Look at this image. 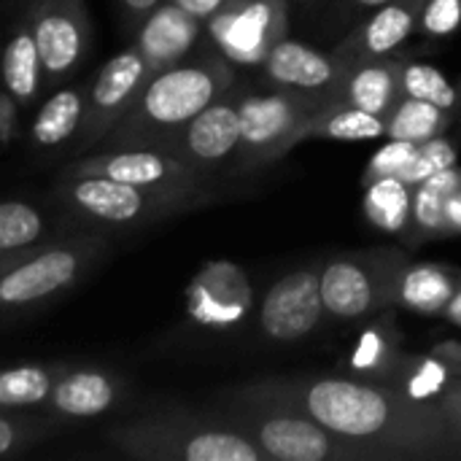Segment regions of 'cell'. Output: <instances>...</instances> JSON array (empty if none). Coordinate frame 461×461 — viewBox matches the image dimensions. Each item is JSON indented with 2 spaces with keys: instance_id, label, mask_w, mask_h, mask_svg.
Segmentation results:
<instances>
[{
  "instance_id": "obj_1",
  "label": "cell",
  "mask_w": 461,
  "mask_h": 461,
  "mask_svg": "<svg viewBox=\"0 0 461 461\" xmlns=\"http://www.w3.org/2000/svg\"><path fill=\"white\" fill-rule=\"evenodd\" d=\"M235 394L292 405L373 459H440L459 451L438 402L365 378H270Z\"/></svg>"
},
{
  "instance_id": "obj_2",
  "label": "cell",
  "mask_w": 461,
  "mask_h": 461,
  "mask_svg": "<svg viewBox=\"0 0 461 461\" xmlns=\"http://www.w3.org/2000/svg\"><path fill=\"white\" fill-rule=\"evenodd\" d=\"M235 70L224 54L181 59L151 78L138 92L130 111L103 138L105 149L157 146L165 149L173 135L211 103L232 92Z\"/></svg>"
},
{
  "instance_id": "obj_3",
  "label": "cell",
  "mask_w": 461,
  "mask_h": 461,
  "mask_svg": "<svg viewBox=\"0 0 461 461\" xmlns=\"http://www.w3.org/2000/svg\"><path fill=\"white\" fill-rule=\"evenodd\" d=\"M221 421L246 435L270 461H373L362 446L284 402L235 394Z\"/></svg>"
},
{
  "instance_id": "obj_4",
  "label": "cell",
  "mask_w": 461,
  "mask_h": 461,
  "mask_svg": "<svg viewBox=\"0 0 461 461\" xmlns=\"http://www.w3.org/2000/svg\"><path fill=\"white\" fill-rule=\"evenodd\" d=\"M108 443L124 456L146 461H270L221 419L151 416L124 421L108 432Z\"/></svg>"
},
{
  "instance_id": "obj_5",
  "label": "cell",
  "mask_w": 461,
  "mask_h": 461,
  "mask_svg": "<svg viewBox=\"0 0 461 461\" xmlns=\"http://www.w3.org/2000/svg\"><path fill=\"white\" fill-rule=\"evenodd\" d=\"M338 92H297L273 86L270 92H246L240 100V143L232 157L238 173H254L289 154L292 132L327 105Z\"/></svg>"
},
{
  "instance_id": "obj_6",
  "label": "cell",
  "mask_w": 461,
  "mask_h": 461,
  "mask_svg": "<svg viewBox=\"0 0 461 461\" xmlns=\"http://www.w3.org/2000/svg\"><path fill=\"white\" fill-rule=\"evenodd\" d=\"M103 249V238L81 235L14 257L0 267V316L30 311L73 289Z\"/></svg>"
},
{
  "instance_id": "obj_7",
  "label": "cell",
  "mask_w": 461,
  "mask_h": 461,
  "mask_svg": "<svg viewBox=\"0 0 461 461\" xmlns=\"http://www.w3.org/2000/svg\"><path fill=\"white\" fill-rule=\"evenodd\" d=\"M57 197L59 205L73 216H78L81 221L105 224V227H138L203 205L181 194L154 192L105 176H68V173L57 184Z\"/></svg>"
},
{
  "instance_id": "obj_8",
  "label": "cell",
  "mask_w": 461,
  "mask_h": 461,
  "mask_svg": "<svg viewBox=\"0 0 461 461\" xmlns=\"http://www.w3.org/2000/svg\"><path fill=\"white\" fill-rule=\"evenodd\" d=\"M411 257L402 249H367L338 254L321 265V300L335 321H362L389 311L394 273Z\"/></svg>"
},
{
  "instance_id": "obj_9",
  "label": "cell",
  "mask_w": 461,
  "mask_h": 461,
  "mask_svg": "<svg viewBox=\"0 0 461 461\" xmlns=\"http://www.w3.org/2000/svg\"><path fill=\"white\" fill-rule=\"evenodd\" d=\"M68 176H105L113 181H124L132 186L181 194L197 203H208L205 176L189 167L181 157L157 146H127V149H105L100 154L84 157L65 170Z\"/></svg>"
},
{
  "instance_id": "obj_10",
  "label": "cell",
  "mask_w": 461,
  "mask_h": 461,
  "mask_svg": "<svg viewBox=\"0 0 461 461\" xmlns=\"http://www.w3.org/2000/svg\"><path fill=\"white\" fill-rule=\"evenodd\" d=\"M216 49L238 65H262L270 49L289 35L286 0H230L205 22Z\"/></svg>"
},
{
  "instance_id": "obj_11",
  "label": "cell",
  "mask_w": 461,
  "mask_h": 461,
  "mask_svg": "<svg viewBox=\"0 0 461 461\" xmlns=\"http://www.w3.org/2000/svg\"><path fill=\"white\" fill-rule=\"evenodd\" d=\"M151 68L138 46H130L111 57L86 89V113L78 130V149L103 143V138L130 111L143 84L151 78Z\"/></svg>"
},
{
  "instance_id": "obj_12",
  "label": "cell",
  "mask_w": 461,
  "mask_h": 461,
  "mask_svg": "<svg viewBox=\"0 0 461 461\" xmlns=\"http://www.w3.org/2000/svg\"><path fill=\"white\" fill-rule=\"evenodd\" d=\"M30 24L38 41L43 86H54L76 73L89 46L84 0H32Z\"/></svg>"
},
{
  "instance_id": "obj_13",
  "label": "cell",
  "mask_w": 461,
  "mask_h": 461,
  "mask_svg": "<svg viewBox=\"0 0 461 461\" xmlns=\"http://www.w3.org/2000/svg\"><path fill=\"white\" fill-rule=\"evenodd\" d=\"M324 316L321 267H300L267 289L259 308V330L273 343H297L311 338Z\"/></svg>"
},
{
  "instance_id": "obj_14",
  "label": "cell",
  "mask_w": 461,
  "mask_h": 461,
  "mask_svg": "<svg viewBox=\"0 0 461 461\" xmlns=\"http://www.w3.org/2000/svg\"><path fill=\"white\" fill-rule=\"evenodd\" d=\"M240 143V100L227 92L205 111H200L189 124H184L173 140L165 146L181 157L189 167L208 176L211 170L232 162Z\"/></svg>"
},
{
  "instance_id": "obj_15",
  "label": "cell",
  "mask_w": 461,
  "mask_h": 461,
  "mask_svg": "<svg viewBox=\"0 0 461 461\" xmlns=\"http://www.w3.org/2000/svg\"><path fill=\"white\" fill-rule=\"evenodd\" d=\"M348 68L351 65H346L335 51H321L292 41L289 35L278 41L262 62V73L270 86L297 92H338Z\"/></svg>"
},
{
  "instance_id": "obj_16",
  "label": "cell",
  "mask_w": 461,
  "mask_h": 461,
  "mask_svg": "<svg viewBox=\"0 0 461 461\" xmlns=\"http://www.w3.org/2000/svg\"><path fill=\"white\" fill-rule=\"evenodd\" d=\"M424 3L427 0H392L381 8H375L332 51L346 65L394 54L408 41V35L416 32Z\"/></svg>"
},
{
  "instance_id": "obj_17",
  "label": "cell",
  "mask_w": 461,
  "mask_h": 461,
  "mask_svg": "<svg viewBox=\"0 0 461 461\" xmlns=\"http://www.w3.org/2000/svg\"><path fill=\"white\" fill-rule=\"evenodd\" d=\"M203 30H205V22L186 14L173 0H162L151 14L140 19L135 46L146 57L149 68L157 73L186 59L189 51L197 46Z\"/></svg>"
},
{
  "instance_id": "obj_18",
  "label": "cell",
  "mask_w": 461,
  "mask_h": 461,
  "mask_svg": "<svg viewBox=\"0 0 461 461\" xmlns=\"http://www.w3.org/2000/svg\"><path fill=\"white\" fill-rule=\"evenodd\" d=\"M461 267L443 262L408 259L392 281L389 308L411 311L419 316H443L451 297L459 292Z\"/></svg>"
},
{
  "instance_id": "obj_19",
  "label": "cell",
  "mask_w": 461,
  "mask_h": 461,
  "mask_svg": "<svg viewBox=\"0 0 461 461\" xmlns=\"http://www.w3.org/2000/svg\"><path fill=\"white\" fill-rule=\"evenodd\" d=\"M119 400H122V386L111 373L95 367H78V370L65 367L46 405L59 419H97L108 413Z\"/></svg>"
},
{
  "instance_id": "obj_20",
  "label": "cell",
  "mask_w": 461,
  "mask_h": 461,
  "mask_svg": "<svg viewBox=\"0 0 461 461\" xmlns=\"http://www.w3.org/2000/svg\"><path fill=\"white\" fill-rule=\"evenodd\" d=\"M408 57H375L348 68L338 95L375 116H386L402 97V68Z\"/></svg>"
},
{
  "instance_id": "obj_21",
  "label": "cell",
  "mask_w": 461,
  "mask_h": 461,
  "mask_svg": "<svg viewBox=\"0 0 461 461\" xmlns=\"http://www.w3.org/2000/svg\"><path fill=\"white\" fill-rule=\"evenodd\" d=\"M375 138H386L384 116L362 111L338 95L292 132L289 151L308 140H375Z\"/></svg>"
},
{
  "instance_id": "obj_22",
  "label": "cell",
  "mask_w": 461,
  "mask_h": 461,
  "mask_svg": "<svg viewBox=\"0 0 461 461\" xmlns=\"http://www.w3.org/2000/svg\"><path fill=\"white\" fill-rule=\"evenodd\" d=\"M461 184V170L454 165L424 184L413 186V200H411V221L405 230V243L419 246L435 238L454 235L448 224V200Z\"/></svg>"
},
{
  "instance_id": "obj_23",
  "label": "cell",
  "mask_w": 461,
  "mask_h": 461,
  "mask_svg": "<svg viewBox=\"0 0 461 461\" xmlns=\"http://www.w3.org/2000/svg\"><path fill=\"white\" fill-rule=\"evenodd\" d=\"M0 78L5 92L22 105L32 103L38 97V92L43 89V65H41V51H38V41L30 24V14L22 16L3 49V59H0Z\"/></svg>"
},
{
  "instance_id": "obj_24",
  "label": "cell",
  "mask_w": 461,
  "mask_h": 461,
  "mask_svg": "<svg viewBox=\"0 0 461 461\" xmlns=\"http://www.w3.org/2000/svg\"><path fill=\"white\" fill-rule=\"evenodd\" d=\"M86 113V92L81 86H62L46 103L38 108L32 127H30V143L35 149H59L70 138H78L81 122Z\"/></svg>"
},
{
  "instance_id": "obj_25",
  "label": "cell",
  "mask_w": 461,
  "mask_h": 461,
  "mask_svg": "<svg viewBox=\"0 0 461 461\" xmlns=\"http://www.w3.org/2000/svg\"><path fill=\"white\" fill-rule=\"evenodd\" d=\"M456 113L446 111L440 105H432L427 100H416L402 95L394 108L384 116L386 122V138L392 140H408V143H424L438 135H446V130L454 124Z\"/></svg>"
},
{
  "instance_id": "obj_26",
  "label": "cell",
  "mask_w": 461,
  "mask_h": 461,
  "mask_svg": "<svg viewBox=\"0 0 461 461\" xmlns=\"http://www.w3.org/2000/svg\"><path fill=\"white\" fill-rule=\"evenodd\" d=\"M65 367L57 365H16L0 370V413L46 405Z\"/></svg>"
},
{
  "instance_id": "obj_27",
  "label": "cell",
  "mask_w": 461,
  "mask_h": 461,
  "mask_svg": "<svg viewBox=\"0 0 461 461\" xmlns=\"http://www.w3.org/2000/svg\"><path fill=\"white\" fill-rule=\"evenodd\" d=\"M411 200L413 186H408L400 178H381L370 186H365V213L373 221V227L405 235L411 221Z\"/></svg>"
},
{
  "instance_id": "obj_28",
  "label": "cell",
  "mask_w": 461,
  "mask_h": 461,
  "mask_svg": "<svg viewBox=\"0 0 461 461\" xmlns=\"http://www.w3.org/2000/svg\"><path fill=\"white\" fill-rule=\"evenodd\" d=\"M351 367L359 373V378L365 381H378V384H386V378L392 375V370L397 367V362L405 357L400 348H397V332L394 327L384 319V321H375L365 338L359 340L357 351H351Z\"/></svg>"
},
{
  "instance_id": "obj_29",
  "label": "cell",
  "mask_w": 461,
  "mask_h": 461,
  "mask_svg": "<svg viewBox=\"0 0 461 461\" xmlns=\"http://www.w3.org/2000/svg\"><path fill=\"white\" fill-rule=\"evenodd\" d=\"M46 235V216L24 200L0 203V257L24 254Z\"/></svg>"
},
{
  "instance_id": "obj_30",
  "label": "cell",
  "mask_w": 461,
  "mask_h": 461,
  "mask_svg": "<svg viewBox=\"0 0 461 461\" xmlns=\"http://www.w3.org/2000/svg\"><path fill=\"white\" fill-rule=\"evenodd\" d=\"M402 95L416 97V100H427V103L440 105L446 111H454L459 116V89L438 68L424 65V62H413L411 57L402 68Z\"/></svg>"
},
{
  "instance_id": "obj_31",
  "label": "cell",
  "mask_w": 461,
  "mask_h": 461,
  "mask_svg": "<svg viewBox=\"0 0 461 461\" xmlns=\"http://www.w3.org/2000/svg\"><path fill=\"white\" fill-rule=\"evenodd\" d=\"M456 159H459V149L446 135H438V138L424 140V143L416 146V154L411 157V162L402 167V173L397 178L405 181L408 186H419L427 178L454 167Z\"/></svg>"
},
{
  "instance_id": "obj_32",
  "label": "cell",
  "mask_w": 461,
  "mask_h": 461,
  "mask_svg": "<svg viewBox=\"0 0 461 461\" xmlns=\"http://www.w3.org/2000/svg\"><path fill=\"white\" fill-rule=\"evenodd\" d=\"M416 146L419 143H408V140H389L386 146H381L370 157V162L362 173V186H370L381 178H397L402 173V167L411 162V157L416 154Z\"/></svg>"
},
{
  "instance_id": "obj_33",
  "label": "cell",
  "mask_w": 461,
  "mask_h": 461,
  "mask_svg": "<svg viewBox=\"0 0 461 461\" xmlns=\"http://www.w3.org/2000/svg\"><path fill=\"white\" fill-rule=\"evenodd\" d=\"M461 27V0H427L419 16V32L427 38H446Z\"/></svg>"
},
{
  "instance_id": "obj_34",
  "label": "cell",
  "mask_w": 461,
  "mask_h": 461,
  "mask_svg": "<svg viewBox=\"0 0 461 461\" xmlns=\"http://www.w3.org/2000/svg\"><path fill=\"white\" fill-rule=\"evenodd\" d=\"M41 435H43V427L35 419L0 413V459L32 446L35 440H41Z\"/></svg>"
},
{
  "instance_id": "obj_35",
  "label": "cell",
  "mask_w": 461,
  "mask_h": 461,
  "mask_svg": "<svg viewBox=\"0 0 461 461\" xmlns=\"http://www.w3.org/2000/svg\"><path fill=\"white\" fill-rule=\"evenodd\" d=\"M19 130V103L0 86V146H8Z\"/></svg>"
},
{
  "instance_id": "obj_36",
  "label": "cell",
  "mask_w": 461,
  "mask_h": 461,
  "mask_svg": "<svg viewBox=\"0 0 461 461\" xmlns=\"http://www.w3.org/2000/svg\"><path fill=\"white\" fill-rule=\"evenodd\" d=\"M438 405H440V411H443V416H446V421L451 427V435H454V440H456L461 451V378L438 400Z\"/></svg>"
},
{
  "instance_id": "obj_37",
  "label": "cell",
  "mask_w": 461,
  "mask_h": 461,
  "mask_svg": "<svg viewBox=\"0 0 461 461\" xmlns=\"http://www.w3.org/2000/svg\"><path fill=\"white\" fill-rule=\"evenodd\" d=\"M176 5H181L186 14L197 16L200 22H208L213 14H219L230 0H173Z\"/></svg>"
},
{
  "instance_id": "obj_38",
  "label": "cell",
  "mask_w": 461,
  "mask_h": 461,
  "mask_svg": "<svg viewBox=\"0 0 461 461\" xmlns=\"http://www.w3.org/2000/svg\"><path fill=\"white\" fill-rule=\"evenodd\" d=\"M448 224H451L454 235L461 232V184L456 186V192L451 194V200H448Z\"/></svg>"
},
{
  "instance_id": "obj_39",
  "label": "cell",
  "mask_w": 461,
  "mask_h": 461,
  "mask_svg": "<svg viewBox=\"0 0 461 461\" xmlns=\"http://www.w3.org/2000/svg\"><path fill=\"white\" fill-rule=\"evenodd\" d=\"M124 3V8L135 16V19H143L146 14H151L162 0H122Z\"/></svg>"
},
{
  "instance_id": "obj_40",
  "label": "cell",
  "mask_w": 461,
  "mask_h": 461,
  "mask_svg": "<svg viewBox=\"0 0 461 461\" xmlns=\"http://www.w3.org/2000/svg\"><path fill=\"white\" fill-rule=\"evenodd\" d=\"M443 319H448L451 324L461 327V286H459V292L451 297V303L446 305V311H443Z\"/></svg>"
},
{
  "instance_id": "obj_41",
  "label": "cell",
  "mask_w": 461,
  "mask_h": 461,
  "mask_svg": "<svg viewBox=\"0 0 461 461\" xmlns=\"http://www.w3.org/2000/svg\"><path fill=\"white\" fill-rule=\"evenodd\" d=\"M386 3H392V0H348L346 5H348V14H365V11H375Z\"/></svg>"
},
{
  "instance_id": "obj_42",
  "label": "cell",
  "mask_w": 461,
  "mask_h": 461,
  "mask_svg": "<svg viewBox=\"0 0 461 461\" xmlns=\"http://www.w3.org/2000/svg\"><path fill=\"white\" fill-rule=\"evenodd\" d=\"M14 257H19V254H11V257H0V267H5V265H8V262L14 259Z\"/></svg>"
},
{
  "instance_id": "obj_43",
  "label": "cell",
  "mask_w": 461,
  "mask_h": 461,
  "mask_svg": "<svg viewBox=\"0 0 461 461\" xmlns=\"http://www.w3.org/2000/svg\"><path fill=\"white\" fill-rule=\"evenodd\" d=\"M456 89H459V116H461V84L456 86Z\"/></svg>"
}]
</instances>
